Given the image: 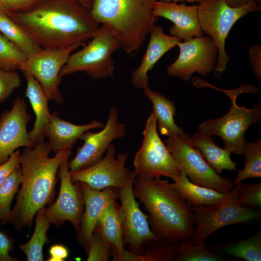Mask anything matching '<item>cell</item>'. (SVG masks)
Masks as SVG:
<instances>
[{
    "label": "cell",
    "instance_id": "b9f144b4",
    "mask_svg": "<svg viewBox=\"0 0 261 261\" xmlns=\"http://www.w3.org/2000/svg\"><path fill=\"white\" fill-rule=\"evenodd\" d=\"M49 261H63L68 256V249L61 245L52 246L49 249Z\"/></svg>",
    "mask_w": 261,
    "mask_h": 261
},
{
    "label": "cell",
    "instance_id": "d6986e66",
    "mask_svg": "<svg viewBox=\"0 0 261 261\" xmlns=\"http://www.w3.org/2000/svg\"><path fill=\"white\" fill-rule=\"evenodd\" d=\"M80 183L85 201V210L76 238L87 252L96 222L107 204L118 199V189L107 187L97 191L91 189L83 182Z\"/></svg>",
    "mask_w": 261,
    "mask_h": 261
},
{
    "label": "cell",
    "instance_id": "44dd1931",
    "mask_svg": "<svg viewBox=\"0 0 261 261\" xmlns=\"http://www.w3.org/2000/svg\"><path fill=\"white\" fill-rule=\"evenodd\" d=\"M103 125L96 120L82 125L72 124L58 116L54 112L45 129V137L48 140L51 149L55 153L62 151H71L80 136L87 130L94 128H102Z\"/></svg>",
    "mask_w": 261,
    "mask_h": 261
},
{
    "label": "cell",
    "instance_id": "4316f807",
    "mask_svg": "<svg viewBox=\"0 0 261 261\" xmlns=\"http://www.w3.org/2000/svg\"><path fill=\"white\" fill-rule=\"evenodd\" d=\"M44 208L39 209L36 213L35 227L31 238L27 243L20 245L28 261H44V246L50 242L46 233L51 223L45 216Z\"/></svg>",
    "mask_w": 261,
    "mask_h": 261
},
{
    "label": "cell",
    "instance_id": "f546056e",
    "mask_svg": "<svg viewBox=\"0 0 261 261\" xmlns=\"http://www.w3.org/2000/svg\"><path fill=\"white\" fill-rule=\"evenodd\" d=\"M245 167L238 170L233 184L236 185L247 178L261 177V139L247 143L243 153Z\"/></svg>",
    "mask_w": 261,
    "mask_h": 261
},
{
    "label": "cell",
    "instance_id": "d590c367",
    "mask_svg": "<svg viewBox=\"0 0 261 261\" xmlns=\"http://www.w3.org/2000/svg\"><path fill=\"white\" fill-rule=\"evenodd\" d=\"M21 80L15 70L0 68V103L5 101L20 86Z\"/></svg>",
    "mask_w": 261,
    "mask_h": 261
},
{
    "label": "cell",
    "instance_id": "83f0119b",
    "mask_svg": "<svg viewBox=\"0 0 261 261\" xmlns=\"http://www.w3.org/2000/svg\"><path fill=\"white\" fill-rule=\"evenodd\" d=\"M246 261H261V231L252 236L234 243L214 246L210 248Z\"/></svg>",
    "mask_w": 261,
    "mask_h": 261
},
{
    "label": "cell",
    "instance_id": "2e32d148",
    "mask_svg": "<svg viewBox=\"0 0 261 261\" xmlns=\"http://www.w3.org/2000/svg\"><path fill=\"white\" fill-rule=\"evenodd\" d=\"M125 127L124 123L119 122L116 107L110 108L102 130L97 133L87 130L80 136L84 145L78 148L75 157L69 162L70 173L85 169L100 161L111 142L125 136Z\"/></svg>",
    "mask_w": 261,
    "mask_h": 261
},
{
    "label": "cell",
    "instance_id": "ba28073f",
    "mask_svg": "<svg viewBox=\"0 0 261 261\" xmlns=\"http://www.w3.org/2000/svg\"><path fill=\"white\" fill-rule=\"evenodd\" d=\"M143 134L142 144L133 160L135 176L153 179L164 176L174 182L178 180L182 168L160 139L153 113L147 119Z\"/></svg>",
    "mask_w": 261,
    "mask_h": 261
},
{
    "label": "cell",
    "instance_id": "74e56055",
    "mask_svg": "<svg viewBox=\"0 0 261 261\" xmlns=\"http://www.w3.org/2000/svg\"><path fill=\"white\" fill-rule=\"evenodd\" d=\"M42 0H0V11L5 15L28 10Z\"/></svg>",
    "mask_w": 261,
    "mask_h": 261
},
{
    "label": "cell",
    "instance_id": "7dc6e473",
    "mask_svg": "<svg viewBox=\"0 0 261 261\" xmlns=\"http://www.w3.org/2000/svg\"><path fill=\"white\" fill-rule=\"evenodd\" d=\"M4 14H3V13H1V12L0 11V17Z\"/></svg>",
    "mask_w": 261,
    "mask_h": 261
},
{
    "label": "cell",
    "instance_id": "3957f363",
    "mask_svg": "<svg viewBox=\"0 0 261 261\" xmlns=\"http://www.w3.org/2000/svg\"><path fill=\"white\" fill-rule=\"evenodd\" d=\"M132 191L148 211V224L158 237L174 245L191 239L196 224L195 214L169 180L160 176L145 179L137 176Z\"/></svg>",
    "mask_w": 261,
    "mask_h": 261
},
{
    "label": "cell",
    "instance_id": "277c9868",
    "mask_svg": "<svg viewBox=\"0 0 261 261\" xmlns=\"http://www.w3.org/2000/svg\"><path fill=\"white\" fill-rule=\"evenodd\" d=\"M156 0H93L92 19L108 28L128 55L134 56L144 45L159 17L153 14Z\"/></svg>",
    "mask_w": 261,
    "mask_h": 261
},
{
    "label": "cell",
    "instance_id": "ac0fdd59",
    "mask_svg": "<svg viewBox=\"0 0 261 261\" xmlns=\"http://www.w3.org/2000/svg\"><path fill=\"white\" fill-rule=\"evenodd\" d=\"M198 5H186L181 2H163L156 1L153 14L172 21L174 25L169 28L170 35L175 36L184 41L204 35L198 17Z\"/></svg>",
    "mask_w": 261,
    "mask_h": 261
},
{
    "label": "cell",
    "instance_id": "7bdbcfd3",
    "mask_svg": "<svg viewBox=\"0 0 261 261\" xmlns=\"http://www.w3.org/2000/svg\"><path fill=\"white\" fill-rule=\"evenodd\" d=\"M121 261H142V255L134 254L124 249Z\"/></svg>",
    "mask_w": 261,
    "mask_h": 261
},
{
    "label": "cell",
    "instance_id": "f1b7e54d",
    "mask_svg": "<svg viewBox=\"0 0 261 261\" xmlns=\"http://www.w3.org/2000/svg\"><path fill=\"white\" fill-rule=\"evenodd\" d=\"M175 261H224L226 258L207 247L205 240L194 243L191 239H184L175 245Z\"/></svg>",
    "mask_w": 261,
    "mask_h": 261
},
{
    "label": "cell",
    "instance_id": "d6a6232c",
    "mask_svg": "<svg viewBox=\"0 0 261 261\" xmlns=\"http://www.w3.org/2000/svg\"><path fill=\"white\" fill-rule=\"evenodd\" d=\"M27 54L0 32V68L18 69Z\"/></svg>",
    "mask_w": 261,
    "mask_h": 261
},
{
    "label": "cell",
    "instance_id": "7a4b0ae2",
    "mask_svg": "<svg viewBox=\"0 0 261 261\" xmlns=\"http://www.w3.org/2000/svg\"><path fill=\"white\" fill-rule=\"evenodd\" d=\"M51 151L48 142L44 141L21 153L22 186L7 221L17 231L25 226L30 229L37 212L54 200L58 167L72 152L62 151L49 158Z\"/></svg>",
    "mask_w": 261,
    "mask_h": 261
},
{
    "label": "cell",
    "instance_id": "836d02e7",
    "mask_svg": "<svg viewBox=\"0 0 261 261\" xmlns=\"http://www.w3.org/2000/svg\"><path fill=\"white\" fill-rule=\"evenodd\" d=\"M175 245L160 238L145 248L142 261H175Z\"/></svg>",
    "mask_w": 261,
    "mask_h": 261
},
{
    "label": "cell",
    "instance_id": "6da1fadb",
    "mask_svg": "<svg viewBox=\"0 0 261 261\" xmlns=\"http://www.w3.org/2000/svg\"><path fill=\"white\" fill-rule=\"evenodd\" d=\"M7 15L44 49L86 44L101 26L77 0H42L28 10Z\"/></svg>",
    "mask_w": 261,
    "mask_h": 261
},
{
    "label": "cell",
    "instance_id": "1f68e13d",
    "mask_svg": "<svg viewBox=\"0 0 261 261\" xmlns=\"http://www.w3.org/2000/svg\"><path fill=\"white\" fill-rule=\"evenodd\" d=\"M22 182V173L19 165L0 186V222L2 224H7L12 201Z\"/></svg>",
    "mask_w": 261,
    "mask_h": 261
},
{
    "label": "cell",
    "instance_id": "8992f818",
    "mask_svg": "<svg viewBox=\"0 0 261 261\" xmlns=\"http://www.w3.org/2000/svg\"><path fill=\"white\" fill-rule=\"evenodd\" d=\"M261 10V5L255 1L238 7H230L225 0H203L198 5L201 29L213 40L218 50L214 70L215 77H220L227 69L230 58L226 51L225 42L233 25L247 14Z\"/></svg>",
    "mask_w": 261,
    "mask_h": 261
},
{
    "label": "cell",
    "instance_id": "30bf717a",
    "mask_svg": "<svg viewBox=\"0 0 261 261\" xmlns=\"http://www.w3.org/2000/svg\"><path fill=\"white\" fill-rule=\"evenodd\" d=\"M191 207L197 224L191 238L195 244L205 240L211 233L223 227L248 223L261 217L260 209L243 207L237 203L234 187L227 198L219 203Z\"/></svg>",
    "mask_w": 261,
    "mask_h": 261
},
{
    "label": "cell",
    "instance_id": "f6af8a7d",
    "mask_svg": "<svg viewBox=\"0 0 261 261\" xmlns=\"http://www.w3.org/2000/svg\"><path fill=\"white\" fill-rule=\"evenodd\" d=\"M203 0H160V1L163 2H166V3H169V2H174L176 3L177 2L180 1L181 2H187L189 3H193V2H198L199 3L202 2Z\"/></svg>",
    "mask_w": 261,
    "mask_h": 261
},
{
    "label": "cell",
    "instance_id": "ee69618b",
    "mask_svg": "<svg viewBox=\"0 0 261 261\" xmlns=\"http://www.w3.org/2000/svg\"><path fill=\"white\" fill-rule=\"evenodd\" d=\"M227 4L232 7H238L252 1H257L261 4V0H225Z\"/></svg>",
    "mask_w": 261,
    "mask_h": 261
},
{
    "label": "cell",
    "instance_id": "5bb4252c",
    "mask_svg": "<svg viewBox=\"0 0 261 261\" xmlns=\"http://www.w3.org/2000/svg\"><path fill=\"white\" fill-rule=\"evenodd\" d=\"M69 158L63 160L57 171V177L60 180L58 198L53 204L44 208V213L50 223L56 227L69 221L78 229L84 212L85 201L81 183H73L71 179Z\"/></svg>",
    "mask_w": 261,
    "mask_h": 261
},
{
    "label": "cell",
    "instance_id": "9a60e30c",
    "mask_svg": "<svg viewBox=\"0 0 261 261\" xmlns=\"http://www.w3.org/2000/svg\"><path fill=\"white\" fill-rule=\"evenodd\" d=\"M132 183L118 189V199L121 203L123 244L128 246L130 251L143 255L145 248L160 238L150 230L147 216L141 211L139 203L135 199Z\"/></svg>",
    "mask_w": 261,
    "mask_h": 261
},
{
    "label": "cell",
    "instance_id": "603a6c76",
    "mask_svg": "<svg viewBox=\"0 0 261 261\" xmlns=\"http://www.w3.org/2000/svg\"><path fill=\"white\" fill-rule=\"evenodd\" d=\"M23 73L27 80L25 96L28 98L36 116L33 127L28 133L31 141L36 145L44 140L45 129L51 113L48 108V100L38 82L30 74Z\"/></svg>",
    "mask_w": 261,
    "mask_h": 261
},
{
    "label": "cell",
    "instance_id": "f35d334b",
    "mask_svg": "<svg viewBox=\"0 0 261 261\" xmlns=\"http://www.w3.org/2000/svg\"><path fill=\"white\" fill-rule=\"evenodd\" d=\"M22 156L18 150L14 151L8 159L0 164V186L21 163Z\"/></svg>",
    "mask_w": 261,
    "mask_h": 261
},
{
    "label": "cell",
    "instance_id": "5b68a950",
    "mask_svg": "<svg viewBox=\"0 0 261 261\" xmlns=\"http://www.w3.org/2000/svg\"><path fill=\"white\" fill-rule=\"evenodd\" d=\"M192 83L197 88L209 87L222 91L231 102L230 109L227 114L219 118L202 123L199 130L219 137L223 141L224 148L235 154L243 155L247 143L245 133L250 125L261 120V106L255 104L251 109H247L244 105L239 106L236 100L241 94H258L259 89L251 84H242L235 89L223 90L197 77L193 78Z\"/></svg>",
    "mask_w": 261,
    "mask_h": 261
},
{
    "label": "cell",
    "instance_id": "7402d4cb",
    "mask_svg": "<svg viewBox=\"0 0 261 261\" xmlns=\"http://www.w3.org/2000/svg\"><path fill=\"white\" fill-rule=\"evenodd\" d=\"M93 232L99 233L104 244L112 249V261H121L124 249L121 211L116 200L111 201L105 207Z\"/></svg>",
    "mask_w": 261,
    "mask_h": 261
},
{
    "label": "cell",
    "instance_id": "e575fe53",
    "mask_svg": "<svg viewBox=\"0 0 261 261\" xmlns=\"http://www.w3.org/2000/svg\"><path fill=\"white\" fill-rule=\"evenodd\" d=\"M237 203L245 207L261 208V183H246L240 182L234 187Z\"/></svg>",
    "mask_w": 261,
    "mask_h": 261
},
{
    "label": "cell",
    "instance_id": "d4e9b609",
    "mask_svg": "<svg viewBox=\"0 0 261 261\" xmlns=\"http://www.w3.org/2000/svg\"><path fill=\"white\" fill-rule=\"evenodd\" d=\"M143 89L144 95L153 104L152 113L156 117L157 128L160 134L168 137L184 134V130L174 122L176 107L174 102L160 92L151 90L148 85Z\"/></svg>",
    "mask_w": 261,
    "mask_h": 261
},
{
    "label": "cell",
    "instance_id": "8d00e7d4",
    "mask_svg": "<svg viewBox=\"0 0 261 261\" xmlns=\"http://www.w3.org/2000/svg\"><path fill=\"white\" fill-rule=\"evenodd\" d=\"M87 254V261H107L112 254V249L104 244L99 233L93 232Z\"/></svg>",
    "mask_w": 261,
    "mask_h": 261
},
{
    "label": "cell",
    "instance_id": "e0dca14e",
    "mask_svg": "<svg viewBox=\"0 0 261 261\" xmlns=\"http://www.w3.org/2000/svg\"><path fill=\"white\" fill-rule=\"evenodd\" d=\"M25 100L17 97L12 108L4 111L0 116V164L6 161L18 148H32L27 129L30 119Z\"/></svg>",
    "mask_w": 261,
    "mask_h": 261
},
{
    "label": "cell",
    "instance_id": "9c48e42d",
    "mask_svg": "<svg viewBox=\"0 0 261 261\" xmlns=\"http://www.w3.org/2000/svg\"><path fill=\"white\" fill-rule=\"evenodd\" d=\"M190 135L168 137L164 140L173 157L192 183L220 192L230 193L234 187L229 178L222 177L203 159L192 144Z\"/></svg>",
    "mask_w": 261,
    "mask_h": 261
},
{
    "label": "cell",
    "instance_id": "4fadbf2b",
    "mask_svg": "<svg viewBox=\"0 0 261 261\" xmlns=\"http://www.w3.org/2000/svg\"><path fill=\"white\" fill-rule=\"evenodd\" d=\"M116 150L112 144L109 145L105 156L94 165L71 173L73 183L83 182L91 189L101 191L107 187L120 189L136 177L134 171L125 167L128 154L121 153L116 158Z\"/></svg>",
    "mask_w": 261,
    "mask_h": 261
},
{
    "label": "cell",
    "instance_id": "bcb514c9",
    "mask_svg": "<svg viewBox=\"0 0 261 261\" xmlns=\"http://www.w3.org/2000/svg\"><path fill=\"white\" fill-rule=\"evenodd\" d=\"M81 4L88 10H90L93 0H77Z\"/></svg>",
    "mask_w": 261,
    "mask_h": 261
},
{
    "label": "cell",
    "instance_id": "52a82bcc",
    "mask_svg": "<svg viewBox=\"0 0 261 261\" xmlns=\"http://www.w3.org/2000/svg\"><path fill=\"white\" fill-rule=\"evenodd\" d=\"M120 45L116 36L101 25L95 36L80 50L72 53L61 68L59 77L84 72L94 79L113 77L115 61L111 56Z\"/></svg>",
    "mask_w": 261,
    "mask_h": 261
},
{
    "label": "cell",
    "instance_id": "8fae6325",
    "mask_svg": "<svg viewBox=\"0 0 261 261\" xmlns=\"http://www.w3.org/2000/svg\"><path fill=\"white\" fill-rule=\"evenodd\" d=\"M85 45L77 43L57 49H43L27 55L26 59L18 69L30 74L35 79L48 101L53 100L57 103H61L63 98L59 89L61 80L59 77L60 70L73 52Z\"/></svg>",
    "mask_w": 261,
    "mask_h": 261
},
{
    "label": "cell",
    "instance_id": "cb8c5ba5",
    "mask_svg": "<svg viewBox=\"0 0 261 261\" xmlns=\"http://www.w3.org/2000/svg\"><path fill=\"white\" fill-rule=\"evenodd\" d=\"M212 136L209 132L199 130L190 140L205 161L218 174H220L223 170L232 172L237 170V164L231 158V152L218 147Z\"/></svg>",
    "mask_w": 261,
    "mask_h": 261
},
{
    "label": "cell",
    "instance_id": "484cf974",
    "mask_svg": "<svg viewBox=\"0 0 261 261\" xmlns=\"http://www.w3.org/2000/svg\"><path fill=\"white\" fill-rule=\"evenodd\" d=\"M172 185L182 198L191 206L215 204L224 201L229 195L192 183L182 171L179 180Z\"/></svg>",
    "mask_w": 261,
    "mask_h": 261
},
{
    "label": "cell",
    "instance_id": "60d3db41",
    "mask_svg": "<svg viewBox=\"0 0 261 261\" xmlns=\"http://www.w3.org/2000/svg\"><path fill=\"white\" fill-rule=\"evenodd\" d=\"M251 68L255 76L261 79V47L259 44L251 46L248 51Z\"/></svg>",
    "mask_w": 261,
    "mask_h": 261
},
{
    "label": "cell",
    "instance_id": "ab89813d",
    "mask_svg": "<svg viewBox=\"0 0 261 261\" xmlns=\"http://www.w3.org/2000/svg\"><path fill=\"white\" fill-rule=\"evenodd\" d=\"M14 240L7 233L0 230V261H17L10 256L14 250Z\"/></svg>",
    "mask_w": 261,
    "mask_h": 261
},
{
    "label": "cell",
    "instance_id": "ffe728a7",
    "mask_svg": "<svg viewBox=\"0 0 261 261\" xmlns=\"http://www.w3.org/2000/svg\"><path fill=\"white\" fill-rule=\"evenodd\" d=\"M149 35L150 40L145 53L131 77L132 85L138 89H144L148 86V72L165 53L182 41L177 37L165 34L159 25L154 26Z\"/></svg>",
    "mask_w": 261,
    "mask_h": 261
},
{
    "label": "cell",
    "instance_id": "7c38bea8",
    "mask_svg": "<svg viewBox=\"0 0 261 261\" xmlns=\"http://www.w3.org/2000/svg\"><path fill=\"white\" fill-rule=\"evenodd\" d=\"M177 59L167 66L166 73L170 76L188 81L194 72L206 76L214 70L218 58V50L213 40L208 36L195 37L179 42Z\"/></svg>",
    "mask_w": 261,
    "mask_h": 261
},
{
    "label": "cell",
    "instance_id": "4dcf8cb0",
    "mask_svg": "<svg viewBox=\"0 0 261 261\" xmlns=\"http://www.w3.org/2000/svg\"><path fill=\"white\" fill-rule=\"evenodd\" d=\"M0 32L27 55L43 49L7 15L3 14L0 17Z\"/></svg>",
    "mask_w": 261,
    "mask_h": 261
}]
</instances>
